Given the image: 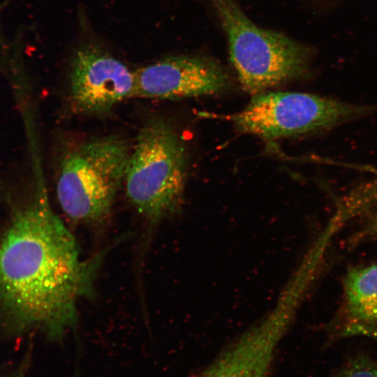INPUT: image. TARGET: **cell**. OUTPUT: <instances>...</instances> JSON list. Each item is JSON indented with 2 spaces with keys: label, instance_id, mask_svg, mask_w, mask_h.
<instances>
[{
  "label": "cell",
  "instance_id": "1",
  "mask_svg": "<svg viewBox=\"0 0 377 377\" xmlns=\"http://www.w3.org/2000/svg\"><path fill=\"white\" fill-rule=\"evenodd\" d=\"M104 256H80L43 192L14 209L0 239L1 331L62 339L77 325L81 300L92 295Z\"/></svg>",
  "mask_w": 377,
  "mask_h": 377
},
{
  "label": "cell",
  "instance_id": "2",
  "mask_svg": "<svg viewBox=\"0 0 377 377\" xmlns=\"http://www.w3.org/2000/svg\"><path fill=\"white\" fill-rule=\"evenodd\" d=\"M131 147L118 135L89 138L64 146L59 157L57 193L72 220L101 223L124 184Z\"/></svg>",
  "mask_w": 377,
  "mask_h": 377
},
{
  "label": "cell",
  "instance_id": "3",
  "mask_svg": "<svg viewBox=\"0 0 377 377\" xmlns=\"http://www.w3.org/2000/svg\"><path fill=\"white\" fill-rule=\"evenodd\" d=\"M207 1L226 35L230 59L243 89L254 96L309 73L307 46L257 26L235 0Z\"/></svg>",
  "mask_w": 377,
  "mask_h": 377
},
{
  "label": "cell",
  "instance_id": "4",
  "mask_svg": "<svg viewBox=\"0 0 377 377\" xmlns=\"http://www.w3.org/2000/svg\"><path fill=\"white\" fill-rule=\"evenodd\" d=\"M188 154L183 138L159 117L148 120L131 148L124 181L127 197L150 222H158L181 207Z\"/></svg>",
  "mask_w": 377,
  "mask_h": 377
},
{
  "label": "cell",
  "instance_id": "5",
  "mask_svg": "<svg viewBox=\"0 0 377 377\" xmlns=\"http://www.w3.org/2000/svg\"><path fill=\"white\" fill-rule=\"evenodd\" d=\"M371 107L300 92L254 95L242 111L227 116L236 128L265 140L326 131L367 115Z\"/></svg>",
  "mask_w": 377,
  "mask_h": 377
},
{
  "label": "cell",
  "instance_id": "6",
  "mask_svg": "<svg viewBox=\"0 0 377 377\" xmlns=\"http://www.w3.org/2000/svg\"><path fill=\"white\" fill-rule=\"evenodd\" d=\"M135 73L97 45L77 48L71 59L68 97L77 114L97 116L133 96Z\"/></svg>",
  "mask_w": 377,
  "mask_h": 377
},
{
  "label": "cell",
  "instance_id": "7",
  "mask_svg": "<svg viewBox=\"0 0 377 377\" xmlns=\"http://www.w3.org/2000/svg\"><path fill=\"white\" fill-rule=\"evenodd\" d=\"M300 302L282 290L275 306L228 347L200 377H267L275 350Z\"/></svg>",
  "mask_w": 377,
  "mask_h": 377
},
{
  "label": "cell",
  "instance_id": "8",
  "mask_svg": "<svg viewBox=\"0 0 377 377\" xmlns=\"http://www.w3.org/2000/svg\"><path fill=\"white\" fill-rule=\"evenodd\" d=\"M133 96L179 99L221 94L232 80L215 60L202 56H174L158 60L135 72Z\"/></svg>",
  "mask_w": 377,
  "mask_h": 377
},
{
  "label": "cell",
  "instance_id": "9",
  "mask_svg": "<svg viewBox=\"0 0 377 377\" xmlns=\"http://www.w3.org/2000/svg\"><path fill=\"white\" fill-rule=\"evenodd\" d=\"M327 332L331 342L356 336L377 340V263L346 274L342 304Z\"/></svg>",
  "mask_w": 377,
  "mask_h": 377
},
{
  "label": "cell",
  "instance_id": "10",
  "mask_svg": "<svg viewBox=\"0 0 377 377\" xmlns=\"http://www.w3.org/2000/svg\"><path fill=\"white\" fill-rule=\"evenodd\" d=\"M332 377H377V363L364 353L349 357Z\"/></svg>",
  "mask_w": 377,
  "mask_h": 377
},
{
  "label": "cell",
  "instance_id": "11",
  "mask_svg": "<svg viewBox=\"0 0 377 377\" xmlns=\"http://www.w3.org/2000/svg\"><path fill=\"white\" fill-rule=\"evenodd\" d=\"M370 228L374 235L377 236V211L372 214L370 221Z\"/></svg>",
  "mask_w": 377,
  "mask_h": 377
}]
</instances>
